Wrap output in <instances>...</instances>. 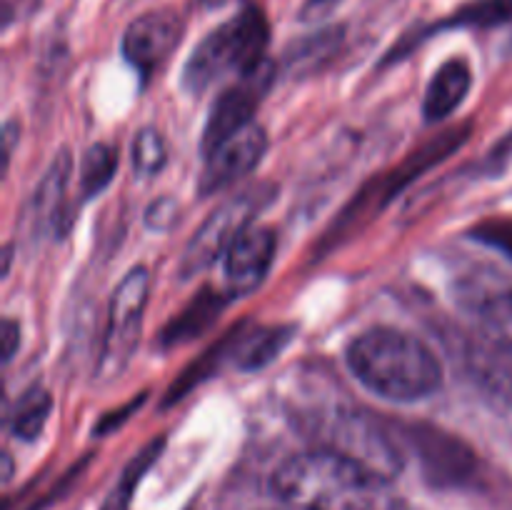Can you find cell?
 I'll return each instance as SVG.
<instances>
[{
	"instance_id": "obj_8",
	"label": "cell",
	"mask_w": 512,
	"mask_h": 510,
	"mask_svg": "<svg viewBox=\"0 0 512 510\" xmlns=\"http://www.w3.org/2000/svg\"><path fill=\"white\" fill-rule=\"evenodd\" d=\"M183 38V20L175 10H150L128 25L123 55L140 75H150L173 55Z\"/></svg>"
},
{
	"instance_id": "obj_17",
	"label": "cell",
	"mask_w": 512,
	"mask_h": 510,
	"mask_svg": "<svg viewBox=\"0 0 512 510\" xmlns=\"http://www.w3.org/2000/svg\"><path fill=\"white\" fill-rule=\"evenodd\" d=\"M53 410V400H50L48 390L33 388L18 400L10 418V430L18 440H35L43 433L48 415Z\"/></svg>"
},
{
	"instance_id": "obj_24",
	"label": "cell",
	"mask_w": 512,
	"mask_h": 510,
	"mask_svg": "<svg viewBox=\"0 0 512 510\" xmlns=\"http://www.w3.org/2000/svg\"><path fill=\"white\" fill-rule=\"evenodd\" d=\"M20 345V328L15 320H5L3 323V363H10Z\"/></svg>"
},
{
	"instance_id": "obj_25",
	"label": "cell",
	"mask_w": 512,
	"mask_h": 510,
	"mask_svg": "<svg viewBox=\"0 0 512 510\" xmlns=\"http://www.w3.org/2000/svg\"><path fill=\"white\" fill-rule=\"evenodd\" d=\"M233 3H240V0H200V5L208 10H218V8H225V5H233Z\"/></svg>"
},
{
	"instance_id": "obj_14",
	"label": "cell",
	"mask_w": 512,
	"mask_h": 510,
	"mask_svg": "<svg viewBox=\"0 0 512 510\" xmlns=\"http://www.w3.org/2000/svg\"><path fill=\"white\" fill-rule=\"evenodd\" d=\"M225 305H228V298L223 293L205 288L203 293L195 295V300L185 305V310L178 313V318L170 320L160 340H163L165 348H173V345H183L188 340L198 338L203 330H208L215 323V318L223 313Z\"/></svg>"
},
{
	"instance_id": "obj_21",
	"label": "cell",
	"mask_w": 512,
	"mask_h": 510,
	"mask_svg": "<svg viewBox=\"0 0 512 510\" xmlns=\"http://www.w3.org/2000/svg\"><path fill=\"white\" fill-rule=\"evenodd\" d=\"M160 448H163V443H160V440H153V443H150L148 448L143 450V453H138V458H135L133 463L125 468L123 478H120V483H118V490H115L113 498L108 500V508H105V510H125V505H128L130 493H133L135 483L143 478V473L150 468V463H153L155 455L160 453Z\"/></svg>"
},
{
	"instance_id": "obj_13",
	"label": "cell",
	"mask_w": 512,
	"mask_h": 510,
	"mask_svg": "<svg viewBox=\"0 0 512 510\" xmlns=\"http://www.w3.org/2000/svg\"><path fill=\"white\" fill-rule=\"evenodd\" d=\"M295 328L290 325H273V328H258L248 333L240 328V335L233 333V363L240 370H260L273 363L280 350L288 348L293 340Z\"/></svg>"
},
{
	"instance_id": "obj_2",
	"label": "cell",
	"mask_w": 512,
	"mask_h": 510,
	"mask_svg": "<svg viewBox=\"0 0 512 510\" xmlns=\"http://www.w3.org/2000/svg\"><path fill=\"white\" fill-rule=\"evenodd\" d=\"M345 363L370 393L393 403H418L443 385L438 355L418 335L388 325L360 333L345 350Z\"/></svg>"
},
{
	"instance_id": "obj_4",
	"label": "cell",
	"mask_w": 512,
	"mask_h": 510,
	"mask_svg": "<svg viewBox=\"0 0 512 510\" xmlns=\"http://www.w3.org/2000/svg\"><path fill=\"white\" fill-rule=\"evenodd\" d=\"M275 198V188L268 183H258L245 188L243 193L228 198L203 225L185 248L180 260V275L193 278L200 270L213 265L220 255L228 253L230 245L238 240L240 233L250 228V220Z\"/></svg>"
},
{
	"instance_id": "obj_18",
	"label": "cell",
	"mask_w": 512,
	"mask_h": 510,
	"mask_svg": "<svg viewBox=\"0 0 512 510\" xmlns=\"http://www.w3.org/2000/svg\"><path fill=\"white\" fill-rule=\"evenodd\" d=\"M115 168H118V153L110 145H90L83 155V163H80V190H83L85 198L103 193L113 180Z\"/></svg>"
},
{
	"instance_id": "obj_11",
	"label": "cell",
	"mask_w": 512,
	"mask_h": 510,
	"mask_svg": "<svg viewBox=\"0 0 512 510\" xmlns=\"http://www.w3.org/2000/svg\"><path fill=\"white\" fill-rule=\"evenodd\" d=\"M408 438L413 448L418 450V458L425 463L428 478L438 480L440 485H458L465 478H470L473 455H470V450H465L463 443L440 433V430L425 428V425L410 430Z\"/></svg>"
},
{
	"instance_id": "obj_9",
	"label": "cell",
	"mask_w": 512,
	"mask_h": 510,
	"mask_svg": "<svg viewBox=\"0 0 512 510\" xmlns=\"http://www.w3.org/2000/svg\"><path fill=\"white\" fill-rule=\"evenodd\" d=\"M275 250H278V235L273 228H248L238 235V240L223 255L225 283L233 298L260 288L275 260Z\"/></svg>"
},
{
	"instance_id": "obj_3",
	"label": "cell",
	"mask_w": 512,
	"mask_h": 510,
	"mask_svg": "<svg viewBox=\"0 0 512 510\" xmlns=\"http://www.w3.org/2000/svg\"><path fill=\"white\" fill-rule=\"evenodd\" d=\"M270 40L268 18L260 8L248 5L210 30L183 68V88L198 95L228 75H245L265 60V48Z\"/></svg>"
},
{
	"instance_id": "obj_5",
	"label": "cell",
	"mask_w": 512,
	"mask_h": 510,
	"mask_svg": "<svg viewBox=\"0 0 512 510\" xmlns=\"http://www.w3.org/2000/svg\"><path fill=\"white\" fill-rule=\"evenodd\" d=\"M150 275L145 268H133L123 278V283L115 288L110 298L108 310V328H105L103 348L98 358V380L118 378L130 363L135 353V345L140 338V325H143L145 303H148Z\"/></svg>"
},
{
	"instance_id": "obj_20",
	"label": "cell",
	"mask_w": 512,
	"mask_h": 510,
	"mask_svg": "<svg viewBox=\"0 0 512 510\" xmlns=\"http://www.w3.org/2000/svg\"><path fill=\"white\" fill-rule=\"evenodd\" d=\"M168 160L165 138L155 128H143L133 140V168L138 175H155Z\"/></svg>"
},
{
	"instance_id": "obj_15",
	"label": "cell",
	"mask_w": 512,
	"mask_h": 510,
	"mask_svg": "<svg viewBox=\"0 0 512 510\" xmlns=\"http://www.w3.org/2000/svg\"><path fill=\"white\" fill-rule=\"evenodd\" d=\"M70 170H73V160H70L68 150L58 153V158L53 160L50 170L45 173L43 183L38 185L33 198V220L38 228L48 223H58L60 220V203H63L65 188H68Z\"/></svg>"
},
{
	"instance_id": "obj_22",
	"label": "cell",
	"mask_w": 512,
	"mask_h": 510,
	"mask_svg": "<svg viewBox=\"0 0 512 510\" xmlns=\"http://www.w3.org/2000/svg\"><path fill=\"white\" fill-rule=\"evenodd\" d=\"M175 215H178V203L173 198H160L150 205L148 225L153 230H168L175 223Z\"/></svg>"
},
{
	"instance_id": "obj_7",
	"label": "cell",
	"mask_w": 512,
	"mask_h": 510,
	"mask_svg": "<svg viewBox=\"0 0 512 510\" xmlns=\"http://www.w3.org/2000/svg\"><path fill=\"white\" fill-rule=\"evenodd\" d=\"M268 150V135L258 123H250L205 153L203 173L198 180L200 195H215L253 173Z\"/></svg>"
},
{
	"instance_id": "obj_16",
	"label": "cell",
	"mask_w": 512,
	"mask_h": 510,
	"mask_svg": "<svg viewBox=\"0 0 512 510\" xmlns=\"http://www.w3.org/2000/svg\"><path fill=\"white\" fill-rule=\"evenodd\" d=\"M512 20V0H468L460 5L453 15L435 23L423 35H433L438 30H458V28H498Z\"/></svg>"
},
{
	"instance_id": "obj_6",
	"label": "cell",
	"mask_w": 512,
	"mask_h": 510,
	"mask_svg": "<svg viewBox=\"0 0 512 510\" xmlns=\"http://www.w3.org/2000/svg\"><path fill=\"white\" fill-rule=\"evenodd\" d=\"M273 80L275 63L265 58L258 68L248 70L245 75H238V80L215 98L203 130V153H210L225 138H230L240 128L253 123V113L263 103Z\"/></svg>"
},
{
	"instance_id": "obj_12",
	"label": "cell",
	"mask_w": 512,
	"mask_h": 510,
	"mask_svg": "<svg viewBox=\"0 0 512 510\" xmlns=\"http://www.w3.org/2000/svg\"><path fill=\"white\" fill-rule=\"evenodd\" d=\"M473 85V70L465 58H450L438 68V73L430 80L425 90L423 113L428 123H440L448 115H453L470 93Z\"/></svg>"
},
{
	"instance_id": "obj_10",
	"label": "cell",
	"mask_w": 512,
	"mask_h": 510,
	"mask_svg": "<svg viewBox=\"0 0 512 510\" xmlns=\"http://www.w3.org/2000/svg\"><path fill=\"white\" fill-rule=\"evenodd\" d=\"M463 305L485 340L512 358V285H468Z\"/></svg>"
},
{
	"instance_id": "obj_23",
	"label": "cell",
	"mask_w": 512,
	"mask_h": 510,
	"mask_svg": "<svg viewBox=\"0 0 512 510\" xmlns=\"http://www.w3.org/2000/svg\"><path fill=\"white\" fill-rule=\"evenodd\" d=\"M340 0H305L303 10H300V18L305 20V23H315V20L325 18V15H330L335 10V5H338Z\"/></svg>"
},
{
	"instance_id": "obj_1",
	"label": "cell",
	"mask_w": 512,
	"mask_h": 510,
	"mask_svg": "<svg viewBox=\"0 0 512 510\" xmlns=\"http://www.w3.org/2000/svg\"><path fill=\"white\" fill-rule=\"evenodd\" d=\"M275 498L293 510H398L388 475L358 458L320 448L298 453L275 470Z\"/></svg>"
},
{
	"instance_id": "obj_19",
	"label": "cell",
	"mask_w": 512,
	"mask_h": 510,
	"mask_svg": "<svg viewBox=\"0 0 512 510\" xmlns=\"http://www.w3.org/2000/svg\"><path fill=\"white\" fill-rule=\"evenodd\" d=\"M345 28H323L318 33L308 35V38L298 40V43L290 45L288 50V65L293 70L305 68V65H318L323 58H330L335 50L343 43Z\"/></svg>"
}]
</instances>
